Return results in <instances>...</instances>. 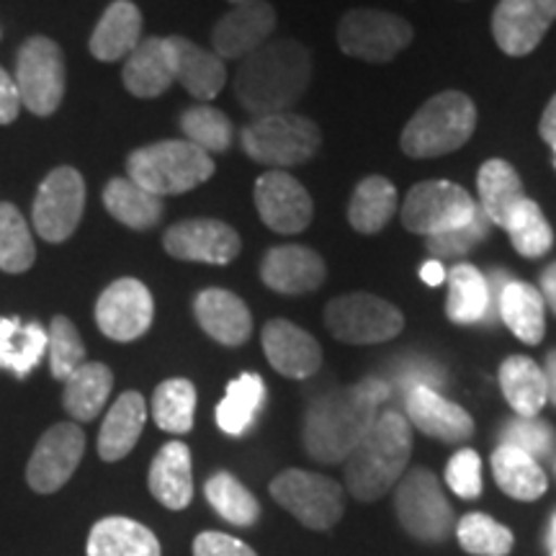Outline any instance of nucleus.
Returning <instances> with one entry per match:
<instances>
[{"instance_id": "nucleus-1", "label": "nucleus", "mask_w": 556, "mask_h": 556, "mask_svg": "<svg viewBox=\"0 0 556 556\" xmlns=\"http://www.w3.org/2000/svg\"><path fill=\"white\" fill-rule=\"evenodd\" d=\"M387 381L364 379L315 400L304 417V448L319 464H338L351 456L377 420V407L389 397Z\"/></svg>"}, {"instance_id": "nucleus-2", "label": "nucleus", "mask_w": 556, "mask_h": 556, "mask_svg": "<svg viewBox=\"0 0 556 556\" xmlns=\"http://www.w3.org/2000/svg\"><path fill=\"white\" fill-rule=\"evenodd\" d=\"M312 80L307 47L294 39H278L248 54L235 75L240 106L253 116L283 114L304 96Z\"/></svg>"}, {"instance_id": "nucleus-3", "label": "nucleus", "mask_w": 556, "mask_h": 556, "mask_svg": "<svg viewBox=\"0 0 556 556\" xmlns=\"http://www.w3.org/2000/svg\"><path fill=\"white\" fill-rule=\"evenodd\" d=\"M409 454H413V426L405 415L387 409L345 458L348 492L361 503L384 497L405 475Z\"/></svg>"}, {"instance_id": "nucleus-4", "label": "nucleus", "mask_w": 556, "mask_h": 556, "mask_svg": "<svg viewBox=\"0 0 556 556\" xmlns=\"http://www.w3.org/2000/svg\"><path fill=\"white\" fill-rule=\"evenodd\" d=\"M477 127V106L462 90H443L417 109L402 131V150L409 157H441L469 142Z\"/></svg>"}, {"instance_id": "nucleus-5", "label": "nucleus", "mask_w": 556, "mask_h": 556, "mask_svg": "<svg viewBox=\"0 0 556 556\" xmlns=\"http://www.w3.org/2000/svg\"><path fill=\"white\" fill-rule=\"evenodd\" d=\"M214 176V160L186 139H165V142L139 148L127 157V178L155 197H176Z\"/></svg>"}, {"instance_id": "nucleus-6", "label": "nucleus", "mask_w": 556, "mask_h": 556, "mask_svg": "<svg viewBox=\"0 0 556 556\" xmlns=\"http://www.w3.org/2000/svg\"><path fill=\"white\" fill-rule=\"evenodd\" d=\"M319 127L307 116L299 114H270L261 116L242 129V150L255 163L270 168H291L302 165L319 150Z\"/></svg>"}, {"instance_id": "nucleus-7", "label": "nucleus", "mask_w": 556, "mask_h": 556, "mask_svg": "<svg viewBox=\"0 0 556 556\" xmlns=\"http://www.w3.org/2000/svg\"><path fill=\"white\" fill-rule=\"evenodd\" d=\"M394 510L409 536L426 544H441L456 528L454 507L443 495L438 477L426 467L402 475L394 492Z\"/></svg>"}, {"instance_id": "nucleus-8", "label": "nucleus", "mask_w": 556, "mask_h": 556, "mask_svg": "<svg viewBox=\"0 0 556 556\" xmlns=\"http://www.w3.org/2000/svg\"><path fill=\"white\" fill-rule=\"evenodd\" d=\"M270 495L312 531H328L343 518L345 492L336 479L307 469H287L270 482Z\"/></svg>"}, {"instance_id": "nucleus-9", "label": "nucleus", "mask_w": 556, "mask_h": 556, "mask_svg": "<svg viewBox=\"0 0 556 556\" xmlns=\"http://www.w3.org/2000/svg\"><path fill=\"white\" fill-rule=\"evenodd\" d=\"M325 325L340 343L371 345L397 338L405 328V317L387 299L358 291L332 299L325 309Z\"/></svg>"}, {"instance_id": "nucleus-10", "label": "nucleus", "mask_w": 556, "mask_h": 556, "mask_svg": "<svg viewBox=\"0 0 556 556\" xmlns=\"http://www.w3.org/2000/svg\"><path fill=\"white\" fill-rule=\"evenodd\" d=\"M16 88L21 103L34 116H52L65 96V58L50 37H31L16 58Z\"/></svg>"}, {"instance_id": "nucleus-11", "label": "nucleus", "mask_w": 556, "mask_h": 556, "mask_svg": "<svg viewBox=\"0 0 556 556\" xmlns=\"http://www.w3.org/2000/svg\"><path fill=\"white\" fill-rule=\"evenodd\" d=\"M477 208V201L462 186L448 184V180H422L409 189L402 204V225L409 232L433 238V235L467 225Z\"/></svg>"}, {"instance_id": "nucleus-12", "label": "nucleus", "mask_w": 556, "mask_h": 556, "mask_svg": "<svg viewBox=\"0 0 556 556\" xmlns=\"http://www.w3.org/2000/svg\"><path fill=\"white\" fill-rule=\"evenodd\" d=\"M413 41V26L402 16L377 9H353L340 18L338 45L348 58L389 62Z\"/></svg>"}, {"instance_id": "nucleus-13", "label": "nucleus", "mask_w": 556, "mask_h": 556, "mask_svg": "<svg viewBox=\"0 0 556 556\" xmlns=\"http://www.w3.org/2000/svg\"><path fill=\"white\" fill-rule=\"evenodd\" d=\"M83 208H86L83 176L70 165H62L41 180L31 208L34 229L41 235V240L58 245L73 238L83 219Z\"/></svg>"}, {"instance_id": "nucleus-14", "label": "nucleus", "mask_w": 556, "mask_h": 556, "mask_svg": "<svg viewBox=\"0 0 556 556\" xmlns=\"http://www.w3.org/2000/svg\"><path fill=\"white\" fill-rule=\"evenodd\" d=\"M86 454V433L75 422H58L39 438L26 467V482L39 495L62 490L80 467Z\"/></svg>"}, {"instance_id": "nucleus-15", "label": "nucleus", "mask_w": 556, "mask_h": 556, "mask_svg": "<svg viewBox=\"0 0 556 556\" xmlns=\"http://www.w3.org/2000/svg\"><path fill=\"white\" fill-rule=\"evenodd\" d=\"M155 302L150 289L137 278H119L103 289L96 302V325L116 343H131L150 330Z\"/></svg>"}, {"instance_id": "nucleus-16", "label": "nucleus", "mask_w": 556, "mask_h": 556, "mask_svg": "<svg viewBox=\"0 0 556 556\" xmlns=\"http://www.w3.org/2000/svg\"><path fill=\"white\" fill-rule=\"evenodd\" d=\"M556 21V0H500L492 13V37L510 58H526Z\"/></svg>"}, {"instance_id": "nucleus-17", "label": "nucleus", "mask_w": 556, "mask_h": 556, "mask_svg": "<svg viewBox=\"0 0 556 556\" xmlns=\"http://www.w3.org/2000/svg\"><path fill=\"white\" fill-rule=\"evenodd\" d=\"M163 248L178 261L227 266L240 255L242 240L219 219H186L165 232Z\"/></svg>"}, {"instance_id": "nucleus-18", "label": "nucleus", "mask_w": 556, "mask_h": 556, "mask_svg": "<svg viewBox=\"0 0 556 556\" xmlns=\"http://www.w3.org/2000/svg\"><path fill=\"white\" fill-rule=\"evenodd\" d=\"M255 206L266 227L281 235H296L312 222V197L294 176L283 170L263 173L255 184Z\"/></svg>"}, {"instance_id": "nucleus-19", "label": "nucleus", "mask_w": 556, "mask_h": 556, "mask_svg": "<svg viewBox=\"0 0 556 556\" xmlns=\"http://www.w3.org/2000/svg\"><path fill=\"white\" fill-rule=\"evenodd\" d=\"M276 29V11L266 0H248L235 5L217 21L212 31L214 54L219 60H245L261 50Z\"/></svg>"}, {"instance_id": "nucleus-20", "label": "nucleus", "mask_w": 556, "mask_h": 556, "mask_svg": "<svg viewBox=\"0 0 556 556\" xmlns=\"http://www.w3.org/2000/svg\"><path fill=\"white\" fill-rule=\"evenodd\" d=\"M263 353L268 364L287 379H309L323 366V348L307 330L289 319H270L263 328Z\"/></svg>"}, {"instance_id": "nucleus-21", "label": "nucleus", "mask_w": 556, "mask_h": 556, "mask_svg": "<svg viewBox=\"0 0 556 556\" xmlns=\"http://www.w3.org/2000/svg\"><path fill=\"white\" fill-rule=\"evenodd\" d=\"M407 422L443 443H464L475 435V420L464 407L443 397L438 389L415 387L405 394Z\"/></svg>"}, {"instance_id": "nucleus-22", "label": "nucleus", "mask_w": 556, "mask_h": 556, "mask_svg": "<svg viewBox=\"0 0 556 556\" xmlns=\"http://www.w3.org/2000/svg\"><path fill=\"white\" fill-rule=\"evenodd\" d=\"M325 261L302 245H278L263 255L261 278L278 294H307L323 287Z\"/></svg>"}, {"instance_id": "nucleus-23", "label": "nucleus", "mask_w": 556, "mask_h": 556, "mask_svg": "<svg viewBox=\"0 0 556 556\" xmlns=\"http://www.w3.org/2000/svg\"><path fill=\"white\" fill-rule=\"evenodd\" d=\"M193 315L201 330L222 345L238 348L253 332V317L245 302L227 289H204L193 299Z\"/></svg>"}, {"instance_id": "nucleus-24", "label": "nucleus", "mask_w": 556, "mask_h": 556, "mask_svg": "<svg viewBox=\"0 0 556 556\" xmlns=\"http://www.w3.org/2000/svg\"><path fill=\"white\" fill-rule=\"evenodd\" d=\"M165 39H168V50L173 58V73H176V80L180 86L199 101H212L214 96H219V90L227 83L225 60H219L217 54L193 45L186 37Z\"/></svg>"}, {"instance_id": "nucleus-25", "label": "nucleus", "mask_w": 556, "mask_h": 556, "mask_svg": "<svg viewBox=\"0 0 556 556\" xmlns=\"http://www.w3.org/2000/svg\"><path fill=\"white\" fill-rule=\"evenodd\" d=\"M124 88L137 99H157L176 83L168 39L150 37L137 45L122 70Z\"/></svg>"}, {"instance_id": "nucleus-26", "label": "nucleus", "mask_w": 556, "mask_h": 556, "mask_svg": "<svg viewBox=\"0 0 556 556\" xmlns=\"http://www.w3.org/2000/svg\"><path fill=\"white\" fill-rule=\"evenodd\" d=\"M148 484L152 497L168 510H184L193 500V471L191 451L186 443L170 441L152 458Z\"/></svg>"}, {"instance_id": "nucleus-27", "label": "nucleus", "mask_w": 556, "mask_h": 556, "mask_svg": "<svg viewBox=\"0 0 556 556\" xmlns=\"http://www.w3.org/2000/svg\"><path fill=\"white\" fill-rule=\"evenodd\" d=\"M142 41V13L131 0H114L93 34H90V54L101 62H116L129 58Z\"/></svg>"}, {"instance_id": "nucleus-28", "label": "nucleus", "mask_w": 556, "mask_h": 556, "mask_svg": "<svg viewBox=\"0 0 556 556\" xmlns=\"http://www.w3.org/2000/svg\"><path fill=\"white\" fill-rule=\"evenodd\" d=\"M497 317L503 319L513 336L528 345H539L544 340L546 304L541 291L531 283L510 278L500 291Z\"/></svg>"}, {"instance_id": "nucleus-29", "label": "nucleus", "mask_w": 556, "mask_h": 556, "mask_svg": "<svg viewBox=\"0 0 556 556\" xmlns=\"http://www.w3.org/2000/svg\"><path fill=\"white\" fill-rule=\"evenodd\" d=\"M144 420H148V405L142 394L124 392L111 405L99 430V456L103 462H119L129 456L142 435Z\"/></svg>"}, {"instance_id": "nucleus-30", "label": "nucleus", "mask_w": 556, "mask_h": 556, "mask_svg": "<svg viewBox=\"0 0 556 556\" xmlns=\"http://www.w3.org/2000/svg\"><path fill=\"white\" fill-rule=\"evenodd\" d=\"M88 556H160V541L148 526L124 516L103 518L90 528Z\"/></svg>"}, {"instance_id": "nucleus-31", "label": "nucleus", "mask_w": 556, "mask_h": 556, "mask_svg": "<svg viewBox=\"0 0 556 556\" xmlns=\"http://www.w3.org/2000/svg\"><path fill=\"white\" fill-rule=\"evenodd\" d=\"M500 389L518 417H539L548 402L544 368L528 356H510L500 366Z\"/></svg>"}, {"instance_id": "nucleus-32", "label": "nucleus", "mask_w": 556, "mask_h": 556, "mask_svg": "<svg viewBox=\"0 0 556 556\" xmlns=\"http://www.w3.org/2000/svg\"><path fill=\"white\" fill-rule=\"evenodd\" d=\"M477 189H479L477 206L482 208L492 225H500V227H505V219L510 217L513 208L526 199L518 170L500 157L486 160L482 168H479Z\"/></svg>"}, {"instance_id": "nucleus-33", "label": "nucleus", "mask_w": 556, "mask_h": 556, "mask_svg": "<svg viewBox=\"0 0 556 556\" xmlns=\"http://www.w3.org/2000/svg\"><path fill=\"white\" fill-rule=\"evenodd\" d=\"M492 475L500 490L507 497L520 500V503H533L546 492L548 479L546 471L533 456L513 446H497L492 454Z\"/></svg>"}, {"instance_id": "nucleus-34", "label": "nucleus", "mask_w": 556, "mask_h": 556, "mask_svg": "<svg viewBox=\"0 0 556 556\" xmlns=\"http://www.w3.org/2000/svg\"><path fill=\"white\" fill-rule=\"evenodd\" d=\"M448 299L446 315L456 325L490 323V287L486 276L469 263H456L446 274Z\"/></svg>"}, {"instance_id": "nucleus-35", "label": "nucleus", "mask_w": 556, "mask_h": 556, "mask_svg": "<svg viewBox=\"0 0 556 556\" xmlns=\"http://www.w3.org/2000/svg\"><path fill=\"white\" fill-rule=\"evenodd\" d=\"M47 353V330L37 323L0 317V368L26 379Z\"/></svg>"}, {"instance_id": "nucleus-36", "label": "nucleus", "mask_w": 556, "mask_h": 556, "mask_svg": "<svg viewBox=\"0 0 556 556\" xmlns=\"http://www.w3.org/2000/svg\"><path fill=\"white\" fill-rule=\"evenodd\" d=\"M397 212V189L384 176L361 180L348 204V222L361 235H377Z\"/></svg>"}, {"instance_id": "nucleus-37", "label": "nucleus", "mask_w": 556, "mask_h": 556, "mask_svg": "<svg viewBox=\"0 0 556 556\" xmlns=\"http://www.w3.org/2000/svg\"><path fill=\"white\" fill-rule=\"evenodd\" d=\"M111 387H114V374L106 364H83L65 379L62 405L78 422H90L109 402Z\"/></svg>"}, {"instance_id": "nucleus-38", "label": "nucleus", "mask_w": 556, "mask_h": 556, "mask_svg": "<svg viewBox=\"0 0 556 556\" xmlns=\"http://www.w3.org/2000/svg\"><path fill=\"white\" fill-rule=\"evenodd\" d=\"M103 206L122 225L131 229H150L163 219V199L144 191L129 178H111L103 189Z\"/></svg>"}, {"instance_id": "nucleus-39", "label": "nucleus", "mask_w": 556, "mask_h": 556, "mask_svg": "<svg viewBox=\"0 0 556 556\" xmlns=\"http://www.w3.org/2000/svg\"><path fill=\"white\" fill-rule=\"evenodd\" d=\"M266 402V384L258 374H240L229 381L225 400L217 405V426L227 435H242Z\"/></svg>"}, {"instance_id": "nucleus-40", "label": "nucleus", "mask_w": 556, "mask_h": 556, "mask_svg": "<svg viewBox=\"0 0 556 556\" xmlns=\"http://www.w3.org/2000/svg\"><path fill=\"white\" fill-rule=\"evenodd\" d=\"M206 503L219 513V518H225L227 523L248 528L258 523L261 518V505L255 500L253 492L240 482L238 477H232L229 471H217L214 477L206 479L204 484Z\"/></svg>"}, {"instance_id": "nucleus-41", "label": "nucleus", "mask_w": 556, "mask_h": 556, "mask_svg": "<svg viewBox=\"0 0 556 556\" xmlns=\"http://www.w3.org/2000/svg\"><path fill=\"white\" fill-rule=\"evenodd\" d=\"M193 415H197V387L189 379L163 381L152 394V417L165 433H189Z\"/></svg>"}, {"instance_id": "nucleus-42", "label": "nucleus", "mask_w": 556, "mask_h": 556, "mask_svg": "<svg viewBox=\"0 0 556 556\" xmlns=\"http://www.w3.org/2000/svg\"><path fill=\"white\" fill-rule=\"evenodd\" d=\"M505 229L510 235L513 248L523 258H541L554 245V229L548 225L544 212L536 201L523 199L505 219Z\"/></svg>"}, {"instance_id": "nucleus-43", "label": "nucleus", "mask_w": 556, "mask_h": 556, "mask_svg": "<svg viewBox=\"0 0 556 556\" xmlns=\"http://www.w3.org/2000/svg\"><path fill=\"white\" fill-rule=\"evenodd\" d=\"M37 261L29 225L9 201H0V270L24 274Z\"/></svg>"}, {"instance_id": "nucleus-44", "label": "nucleus", "mask_w": 556, "mask_h": 556, "mask_svg": "<svg viewBox=\"0 0 556 556\" xmlns=\"http://www.w3.org/2000/svg\"><path fill=\"white\" fill-rule=\"evenodd\" d=\"M458 544L471 556H507L513 552V531L484 513H467L454 528Z\"/></svg>"}, {"instance_id": "nucleus-45", "label": "nucleus", "mask_w": 556, "mask_h": 556, "mask_svg": "<svg viewBox=\"0 0 556 556\" xmlns=\"http://www.w3.org/2000/svg\"><path fill=\"white\" fill-rule=\"evenodd\" d=\"M180 129H184L186 142L197 144L206 155L225 152L232 144V122L227 119L225 111L214 106H193L184 111Z\"/></svg>"}, {"instance_id": "nucleus-46", "label": "nucleus", "mask_w": 556, "mask_h": 556, "mask_svg": "<svg viewBox=\"0 0 556 556\" xmlns=\"http://www.w3.org/2000/svg\"><path fill=\"white\" fill-rule=\"evenodd\" d=\"M47 353H50V371L58 381H65L75 368L86 364V345L78 328L67 317L58 315L47 330Z\"/></svg>"}, {"instance_id": "nucleus-47", "label": "nucleus", "mask_w": 556, "mask_h": 556, "mask_svg": "<svg viewBox=\"0 0 556 556\" xmlns=\"http://www.w3.org/2000/svg\"><path fill=\"white\" fill-rule=\"evenodd\" d=\"M500 446H513L539 462L554 451L556 433L546 420H539V417H516V420L505 422L503 433H500Z\"/></svg>"}, {"instance_id": "nucleus-48", "label": "nucleus", "mask_w": 556, "mask_h": 556, "mask_svg": "<svg viewBox=\"0 0 556 556\" xmlns=\"http://www.w3.org/2000/svg\"><path fill=\"white\" fill-rule=\"evenodd\" d=\"M492 222L486 219V214L482 208H477V214L467 222L464 227L451 229V232H441L428 238V253L433 255L435 261H448V258H464L471 248L479 245V242L486 240L490 235Z\"/></svg>"}, {"instance_id": "nucleus-49", "label": "nucleus", "mask_w": 556, "mask_h": 556, "mask_svg": "<svg viewBox=\"0 0 556 556\" xmlns=\"http://www.w3.org/2000/svg\"><path fill=\"white\" fill-rule=\"evenodd\" d=\"M446 484L462 500H477L482 495V458L477 451L462 448L451 456L446 467Z\"/></svg>"}, {"instance_id": "nucleus-50", "label": "nucleus", "mask_w": 556, "mask_h": 556, "mask_svg": "<svg viewBox=\"0 0 556 556\" xmlns=\"http://www.w3.org/2000/svg\"><path fill=\"white\" fill-rule=\"evenodd\" d=\"M193 556H258L245 541L222 531H204L193 541Z\"/></svg>"}, {"instance_id": "nucleus-51", "label": "nucleus", "mask_w": 556, "mask_h": 556, "mask_svg": "<svg viewBox=\"0 0 556 556\" xmlns=\"http://www.w3.org/2000/svg\"><path fill=\"white\" fill-rule=\"evenodd\" d=\"M443 379H446L443 377V368L428 364V361H415V364H409L405 371L400 374V384H405L407 392L415 387L435 389L443 384Z\"/></svg>"}, {"instance_id": "nucleus-52", "label": "nucleus", "mask_w": 556, "mask_h": 556, "mask_svg": "<svg viewBox=\"0 0 556 556\" xmlns=\"http://www.w3.org/2000/svg\"><path fill=\"white\" fill-rule=\"evenodd\" d=\"M18 111H21V96H18L16 80L0 67V127H3V124L16 122Z\"/></svg>"}, {"instance_id": "nucleus-53", "label": "nucleus", "mask_w": 556, "mask_h": 556, "mask_svg": "<svg viewBox=\"0 0 556 556\" xmlns=\"http://www.w3.org/2000/svg\"><path fill=\"white\" fill-rule=\"evenodd\" d=\"M541 296H544V304H548L552 307V312L556 315V261L552 263V266H546L544 274H541Z\"/></svg>"}, {"instance_id": "nucleus-54", "label": "nucleus", "mask_w": 556, "mask_h": 556, "mask_svg": "<svg viewBox=\"0 0 556 556\" xmlns=\"http://www.w3.org/2000/svg\"><path fill=\"white\" fill-rule=\"evenodd\" d=\"M539 131H541V137H544L546 142L554 148V144H556V96L552 101H548L544 116H541Z\"/></svg>"}, {"instance_id": "nucleus-55", "label": "nucleus", "mask_w": 556, "mask_h": 556, "mask_svg": "<svg viewBox=\"0 0 556 556\" xmlns=\"http://www.w3.org/2000/svg\"><path fill=\"white\" fill-rule=\"evenodd\" d=\"M420 276L422 281L428 283V287H441L443 281H446V270H443V263L441 261H428L426 266L420 268Z\"/></svg>"}, {"instance_id": "nucleus-56", "label": "nucleus", "mask_w": 556, "mask_h": 556, "mask_svg": "<svg viewBox=\"0 0 556 556\" xmlns=\"http://www.w3.org/2000/svg\"><path fill=\"white\" fill-rule=\"evenodd\" d=\"M544 377H546V392H548V402L556 405V348L546 356L544 364Z\"/></svg>"}, {"instance_id": "nucleus-57", "label": "nucleus", "mask_w": 556, "mask_h": 556, "mask_svg": "<svg viewBox=\"0 0 556 556\" xmlns=\"http://www.w3.org/2000/svg\"><path fill=\"white\" fill-rule=\"evenodd\" d=\"M556 544V516L552 520V528H548V546Z\"/></svg>"}, {"instance_id": "nucleus-58", "label": "nucleus", "mask_w": 556, "mask_h": 556, "mask_svg": "<svg viewBox=\"0 0 556 556\" xmlns=\"http://www.w3.org/2000/svg\"><path fill=\"white\" fill-rule=\"evenodd\" d=\"M232 5H240V3H248V0H229Z\"/></svg>"}, {"instance_id": "nucleus-59", "label": "nucleus", "mask_w": 556, "mask_h": 556, "mask_svg": "<svg viewBox=\"0 0 556 556\" xmlns=\"http://www.w3.org/2000/svg\"><path fill=\"white\" fill-rule=\"evenodd\" d=\"M552 556H556V544L552 546Z\"/></svg>"}, {"instance_id": "nucleus-60", "label": "nucleus", "mask_w": 556, "mask_h": 556, "mask_svg": "<svg viewBox=\"0 0 556 556\" xmlns=\"http://www.w3.org/2000/svg\"><path fill=\"white\" fill-rule=\"evenodd\" d=\"M554 471H556V462H554Z\"/></svg>"}]
</instances>
